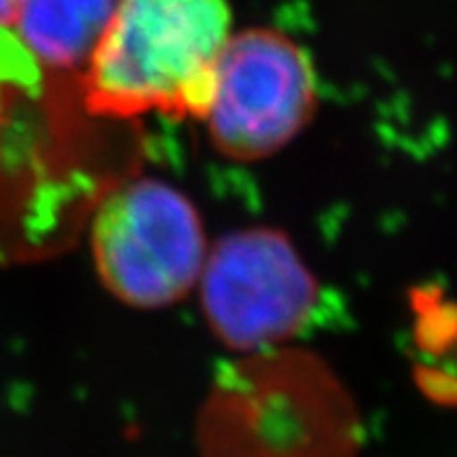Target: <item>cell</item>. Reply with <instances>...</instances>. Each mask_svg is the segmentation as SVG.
I'll list each match as a JSON object with an SVG mask.
<instances>
[{"mask_svg":"<svg viewBox=\"0 0 457 457\" xmlns=\"http://www.w3.org/2000/svg\"><path fill=\"white\" fill-rule=\"evenodd\" d=\"M21 0H0V26H12Z\"/></svg>","mask_w":457,"mask_h":457,"instance_id":"6","label":"cell"},{"mask_svg":"<svg viewBox=\"0 0 457 457\" xmlns=\"http://www.w3.org/2000/svg\"><path fill=\"white\" fill-rule=\"evenodd\" d=\"M228 26L227 0H120L87 63V105L204 120Z\"/></svg>","mask_w":457,"mask_h":457,"instance_id":"1","label":"cell"},{"mask_svg":"<svg viewBox=\"0 0 457 457\" xmlns=\"http://www.w3.org/2000/svg\"><path fill=\"white\" fill-rule=\"evenodd\" d=\"M313 110V68L289 37L266 29L228 36L204 114L217 150L238 162L271 157Z\"/></svg>","mask_w":457,"mask_h":457,"instance_id":"3","label":"cell"},{"mask_svg":"<svg viewBox=\"0 0 457 457\" xmlns=\"http://www.w3.org/2000/svg\"><path fill=\"white\" fill-rule=\"evenodd\" d=\"M120 0H21L12 26L37 66L87 68Z\"/></svg>","mask_w":457,"mask_h":457,"instance_id":"5","label":"cell"},{"mask_svg":"<svg viewBox=\"0 0 457 457\" xmlns=\"http://www.w3.org/2000/svg\"><path fill=\"white\" fill-rule=\"evenodd\" d=\"M91 245L105 287L136 308L182 299L208 257L196 208L159 180L129 182L110 194L94 222Z\"/></svg>","mask_w":457,"mask_h":457,"instance_id":"2","label":"cell"},{"mask_svg":"<svg viewBox=\"0 0 457 457\" xmlns=\"http://www.w3.org/2000/svg\"><path fill=\"white\" fill-rule=\"evenodd\" d=\"M320 289L295 245L271 228H247L217 243L201 271L205 318L234 350L296 337L311 322Z\"/></svg>","mask_w":457,"mask_h":457,"instance_id":"4","label":"cell"}]
</instances>
